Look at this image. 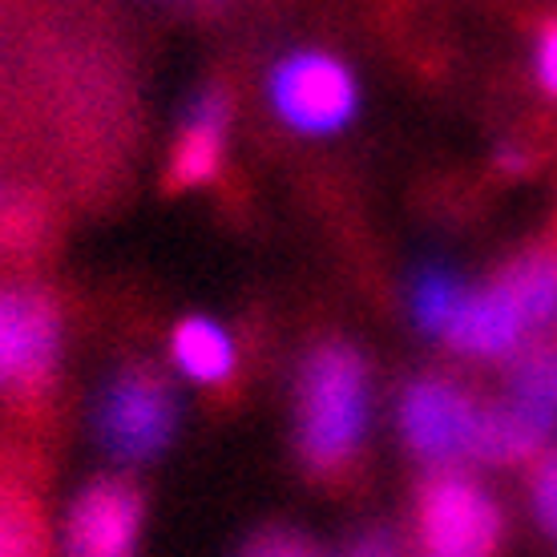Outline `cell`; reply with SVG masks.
<instances>
[{
	"label": "cell",
	"instance_id": "1",
	"mask_svg": "<svg viewBox=\"0 0 557 557\" xmlns=\"http://www.w3.org/2000/svg\"><path fill=\"white\" fill-rule=\"evenodd\" d=\"M372 424V380L360 351L348 344H323L299 372L295 436L315 473L344 469L360 453Z\"/></svg>",
	"mask_w": 557,
	"mask_h": 557
},
{
	"label": "cell",
	"instance_id": "2",
	"mask_svg": "<svg viewBox=\"0 0 557 557\" xmlns=\"http://www.w3.org/2000/svg\"><path fill=\"white\" fill-rule=\"evenodd\" d=\"M267 94L278 117L311 138L344 129L360 110V85L351 70L332 53H315V49L283 57L271 73Z\"/></svg>",
	"mask_w": 557,
	"mask_h": 557
},
{
	"label": "cell",
	"instance_id": "3",
	"mask_svg": "<svg viewBox=\"0 0 557 557\" xmlns=\"http://www.w3.org/2000/svg\"><path fill=\"white\" fill-rule=\"evenodd\" d=\"M485 408L448 380H417L400 396V432L405 445L432 469H460L476 460Z\"/></svg>",
	"mask_w": 557,
	"mask_h": 557
},
{
	"label": "cell",
	"instance_id": "4",
	"mask_svg": "<svg viewBox=\"0 0 557 557\" xmlns=\"http://www.w3.org/2000/svg\"><path fill=\"white\" fill-rule=\"evenodd\" d=\"M417 533L429 554L476 557L502 537V509L485 488L457 469H441L420 488Z\"/></svg>",
	"mask_w": 557,
	"mask_h": 557
},
{
	"label": "cell",
	"instance_id": "5",
	"mask_svg": "<svg viewBox=\"0 0 557 557\" xmlns=\"http://www.w3.org/2000/svg\"><path fill=\"white\" fill-rule=\"evenodd\" d=\"M178 429V400L166 380L150 372H122L98 400V436L117 460H150Z\"/></svg>",
	"mask_w": 557,
	"mask_h": 557
},
{
	"label": "cell",
	"instance_id": "6",
	"mask_svg": "<svg viewBox=\"0 0 557 557\" xmlns=\"http://www.w3.org/2000/svg\"><path fill=\"white\" fill-rule=\"evenodd\" d=\"M61 323L49 299L33 292H0V384L28 388L53 372Z\"/></svg>",
	"mask_w": 557,
	"mask_h": 557
},
{
	"label": "cell",
	"instance_id": "7",
	"mask_svg": "<svg viewBox=\"0 0 557 557\" xmlns=\"http://www.w3.org/2000/svg\"><path fill=\"white\" fill-rule=\"evenodd\" d=\"M141 537V497L138 488L106 476L94 481L73 502L65 521V545L82 557H122Z\"/></svg>",
	"mask_w": 557,
	"mask_h": 557
},
{
	"label": "cell",
	"instance_id": "8",
	"mask_svg": "<svg viewBox=\"0 0 557 557\" xmlns=\"http://www.w3.org/2000/svg\"><path fill=\"white\" fill-rule=\"evenodd\" d=\"M537 335L525 320V311L517 307L513 292L502 278L488 283L485 292H469L460 304L457 320L448 327V344L473 360H509L525 348V339Z\"/></svg>",
	"mask_w": 557,
	"mask_h": 557
},
{
	"label": "cell",
	"instance_id": "9",
	"mask_svg": "<svg viewBox=\"0 0 557 557\" xmlns=\"http://www.w3.org/2000/svg\"><path fill=\"white\" fill-rule=\"evenodd\" d=\"M223 153H226V101L219 94H202L190 106L178 141H174L170 178L178 182V186H207L223 170Z\"/></svg>",
	"mask_w": 557,
	"mask_h": 557
},
{
	"label": "cell",
	"instance_id": "10",
	"mask_svg": "<svg viewBox=\"0 0 557 557\" xmlns=\"http://www.w3.org/2000/svg\"><path fill=\"white\" fill-rule=\"evenodd\" d=\"M170 356L186 380L195 384H223L231 380L238 363V348L223 323L207 320V315H190L182 320L170 335Z\"/></svg>",
	"mask_w": 557,
	"mask_h": 557
},
{
	"label": "cell",
	"instance_id": "11",
	"mask_svg": "<svg viewBox=\"0 0 557 557\" xmlns=\"http://www.w3.org/2000/svg\"><path fill=\"white\" fill-rule=\"evenodd\" d=\"M509 400L545 432L557 436V344L521 348L509 380Z\"/></svg>",
	"mask_w": 557,
	"mask_h": 557
},
{
	"label": "cell",
	"instance_id": "12",
	"mask_svg": "<svg viewBox=\"0 0 557 557\" xmlns=\"http://www.w3.org/2000/svg\"><path fill=\"white\" fill-rule=\"evenodd\" d=\"M545 436L513 400L485 408L481 417V436H476V460L485 465H521V460L537 457L545 448Z\"/></svg>",
	"mask_w": 557,
	"mask_h": 557
},
{
	"label": "cell",
	"instance_id": "13",
	"mask_svg": "<svg viewBox=\"0 0 557 557\" xmlns=\"http://www.w3.org/2000/svg\"><path fill=\"white\" fill-rule=\"evenodd\" d=\"M502 283L513 292L517 307L525 311L533 332L557 327V251H537L517 259L502 275Z\"/></svg>",
	"mask_w": 557,
	"mask_h": 557
},
{
	"label": "cell",
	"instance_id": "14",
	"mask_svg": "<svg viewBox=\"0 0 557 557\" xmlns=\"http://www.w3.org/2000/svg\"><path fill=\"white\" fill-rule=\"evenodd\" d=\"M465 295H469V287L457 275L436 271V267L420 271L417 283H412V315H417L420 332L445 339L453 320H457L460 304H465Z\"/></svg>",
	"mask_w": 557,
	"mask_h": 557
},
{
	"label": "cell",
	"instance_id": "15",
	"mask_svg": "<svg viewBox=\"0 0 557 557\" xmlns=\"http://www.w3.org/2000/svg\"><path fill=\"white\" fill-rule=\"evenodd\" d=\"M533 513L549 537H557V448L545 453V460L533 473Z\"/></svg>",
	"mask_w": 557,
	"mask_h": 557
},
{
	"label": "cell",
	"instance_id": "16",
	"mask_svg": "<svg viewBox=\"0 0 557 557\" xmlns=\"http://www.w3.org/2000/svg\"><path fill=\"white\" fill-rule=\"evenodd\" d=\"M28 537H33V530H28L25 509L0 497V554H25Z\"/></svg>",
	"mask_w": 557,
	"mask_h": 557
},
{
	"label": "cell",
	"instance_id": "17",
	"mask_svg": "<svg viewBox=\"0 0 557 557\" xmlns=\"http://www.w3.org/2000/svg\"><path fill=\"white\" fill-rule=\"evenodd\" d=\"M537 82L545 94L557 98V25H549L537 41Z\"/></svg>",
	"mask_w": 557,
	"mask_h": 557
}]
</instances>
